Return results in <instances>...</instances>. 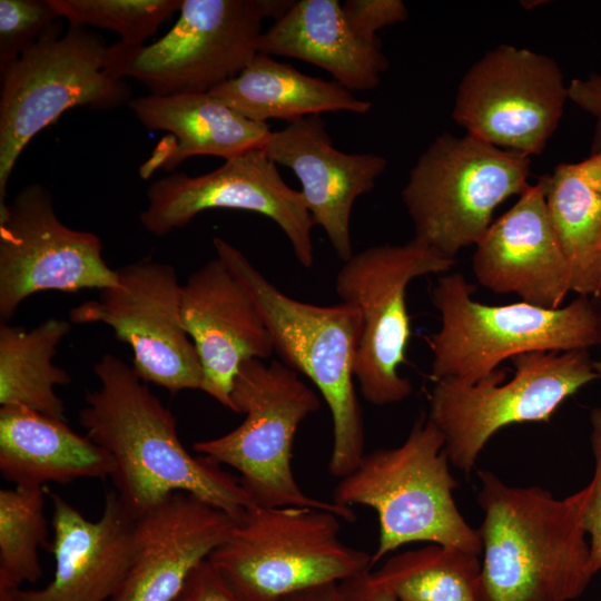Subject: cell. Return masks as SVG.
<instances>
[{"label":"cell","mask_w":601,"mask_h":601,"mask_svg":"<svg viewBox=\"0 0 601 601\" xmlns=\"http://www.w3.org/2000/svg\"><path fill=\"white\" fill-rule=\"evenodd\" d=\"M514 375L494 371L476 383L435 381L428 418L444 437L450 463L467 474L489 440L501 428L549 422L583 386L600 378L588 352H531L511 358Z\"/></svg>","instance_id":"8fae6325"},{"label":"cell","mask_w":601,"mask_h":601,"mask_svg":"<svg viewBox=\"0 0 601 601\" xmlns=\"http://www.w3.org/2000/svg\"><path fill=\"white\" fill-rule=\"evenodd\" d=\"M180 314L201 364L200 391L231 411V388L240 366L274 352L257 303L216 256L181 285Z\"/></svg>","instance_id":"e0dca14e"},{"label":"cell","mask_w":601,"mask_h":601,"mask_svg":"<svg viewBox=\"0 0 601 601\" xmlns=\"http://www.w3.org/2000/svg\"><path fill=\"white\" fill-rule=\"evenodd\" d=\"M279 601H341L337 584H326L287 595Z\"/></svg>","instance_id":"8d00e7d4"},{"label":"cell","mask_w":601,"mask_h":601,"mask_svg":"<svg viewBox=\"0 0 601 601\" xmlns=\"http://www.w3.org/2000/svg\"><path fill=\"white\" fill-rule=\"evenodd\" d=\"M372 572L398 601H482L480 554L459 548L401 552Z\"/></svg>","instance_id":"83f0119b"},{"label":"cell","mask_w":601,"mask_h":601,"mask_svg":"<svg viewBox=\"0 0 601 601\" xmlns=\"http://www.w3.org/2000/svg\"><path fill=\"white\" fill-rule=\"evenodd\" d=\"M568 99L595 119L591 152L601 151V75L572 79L568 86Z\"/></svg>","instance_id":"e575fe53"},{"label":"cell","mask_w":601,"mask_h":601,"mask_svg":"<svg viewBox=\"0 0 601 601\" xmlns=\"http://www.w3.org/2000/svg\"><path fill=\"white\" fill-rule=\"evenodd\" d=\"M341 601H398L376 580L372 570L346 579L337 584Z\"/></svg>","instance_id":"d590c367"},{"label":"cell","mask_w":601,"mask_h":601,"mask_svg":"<svg viewBox=\"0 0 601 601\" xmlns=\"http://www.w3.org/2000/svg\"><path fill=\"white\" fill-rule=\"evenodd\" d=\"M590 444L594 460L593 477L588 483L583 526L589 535L590 553L597 572L601 571V407H593L590 412Z\"/></svg>","instance_id":"d6a6232c"},{"label":"cell","mask_w":601,"mask_h":601,"mask_svg":"<svg viewBox=\"0 0 601 601\" xmlns=\"http://www.w3.org/2000/svg\"><path fill=\"white\" fill-rule=\"evenodd\" d=\"M289 0H183L175 24L148 45L116 42L107 69L152 95L209 92L240 73L258 53L266 18H280Z\"/></svg>","instance_id":"9c48e42d"},{"label":"cell","mask_w":601,"mask_h":601,"mask_svg":"<svg viewBox=\"0 0 601 601\" xmlns=\"http://www.w3.org/2000/svg\"><path fill=\"white\" fill-rule=\"evenodd\" d=\"M100 238L57 216L51 193L33 183L0 204V317L9 321L29 296L117 285Z\"/></svg>","instance_id":"9a60e30c"},{"label":"cell","mask_w":601,"mask_h":601,"mask_svg":"<svg viewBox=\"0 0 601 601\" xmlns=\"http://www.w3.org/2000/svg\"><path fill=\"white\" fill-rule=\"evenodd\" d=\"M108 46L85 27L58 23L0 69V204L18 158L65 111L110 110L129 104L130 89L107 69Z\"/></svg>","instance_id":"ba28073f"},{"label":"cell","mask_w":601,"mask_h":601,"mask_svg":"<svg viewBox=\"0 0 601 601\" xmlns=\"http://www.w3.org/2000/svg\"><path fill=\"white\" fill-rule=\"evenodd\" d=\"M46 486L0 490V591L42 577L39 548L50 551L45 515Z\"/></svg>","instance_id":"f1b7e54d"},{"label":"cell","mask_w":601,"mask_h":601,"mask_svg":"<svg viewBox=\"0 0 601 601\" xmlns=\"http://www.w3.org/2000/svg\"><path fill=\"white\" fill-rule=\"evenodd\" d=\"M209 92L248 119L265 124L269 119L293 122L323 112L363 115L373 106L335 80L312 77L260 52L240 73Z\"/></svg>","instance_id":"d4e9b609"},{"label":"cell","mask_w":601,"mask_h":601,"mask_svg":"<svg viewBox=\"0 0 601 601\" xmlns=\"http://www.w3.org/2000/svg\"><path fill=\"white\" fill-rule=\"evenodd\" d=\"M539 180L570 266L572 292L593 297L601 288V151L559 164Z\"/></svg>","instance_id":"484cf974"},{"label":"cell","mask_w":601,"mask_h":601,"mask_svg":"<svg viewBox=\"0 0 601 601\" xmlns=\"http://www.w3.org/2000/svg\"><path fill=\"white\" fill-rule=\"evenodd\" d=\"M595 370L599 374V377L601 378V359L595 362Z\"/></svg>","instance_id":"f35d334b"},{"label":"cell","mask_w":601,"mask_h":601,"mask_svg":"<svg viewBox=\"0 0 601 601\" xmlns=\"http://www.w3.org/2000/svg\"><path fill=\"white\" fill-rule=\"evenodd\" d=\"M476 280L496 294L548 309L572 292L571 270L550 220L540 180L493 221L475 244Z\"/></svg>","instance_id":"ffe728a7"},{"label":"cell","mask_w":601,"mask_h":601,"mask_svg":"<svg viewBox=\"0 0 601 601\" xmlns=\"http://www.w3.org/2000/svg\"><path fill=\"white\" fill-rule=\"evenodd\" d=\"M47 494L53 508V578L41 589L0 591V601H109L132 563L135 516L114 489L97 521L60 494Z\"/></svg>","instance_id":"ac0fdd59"},{"label":"cell","mask_w":601,"mask_h":601,"mask_svg":"<svg viewBox=\"0 0 601 601\" xmlns=\"http://www.w3.org/2000/svg\"><path fill=\"white\" fill-rule=\"evenodd\" d=\"M342 10L352 32L367 42L380 41V29L403 22L408 16L401 0H346Z\"/></svg>","instance_id":"1f68e13d"},{"label":"cell","mask_w":601,"mask_h":601,"mask_svg":"<svg viewBox=\"0 0 601 601\" xmlns=\"http://www.w3.org/2000/svg\"><path fill=\"white\" fill-rule=\"evenodd\" d=\"M235 522L193 494L171 493L135 518L132 563L109 601H173Z\"/></svg>","instance_id":"d6986e66"},{"label":"cell","mask_w":601,"mask_h":601,"mask_svg":"<svg viewBox=\"0 0 601 601\" xmlns=\"http://www.w3.org/2000/svg\"><path fill=\"white\" fill-rule=\"evenodd\" d=\"M0 472L13 486H46L111 477L115 463L66 420L4 405L0 407Z\"/></svg>","instance_id":"cb8c5ba5"},{"label":"cell","mask_w":601,"mask_h":601,"mask_svg":"<svg viewBox=\"0 0 601 601\" xmlns=\"http://www.w3.org/2000/svg\"><path fill=\"white\" fill-rule=\"evenodd\" d=\"M339 516L309 506H252L208 558L249 601H279L372 570L339 536Z\"/></svg>","instance_id":"52a82bcc"},{"label":"cell","mask_w":601,"mask_h":601,"mask_svg":"<svg viewBox=\"0 0 601 601\" xmlns=\"http://www.w3.org/2000/svg\"><path fill=\"white\" fill-rule=\"evenodd\" d=\"M173 601H249L207 559L188 577Z\"/></svg>","instance_id":"836d02e7"},{"label":"cell","mask_w":601,"mask_h":601,"mask_svg":"<svg viewBox=\"0 0 601 601\" xmlns=\"http://www.w3.org/2000/svg\"><path fill=\"white\" fill-rule=\"evenodd\" d=\"M59 18L50 0H0V69L55 28Z\"/></svg>","instance_id":"4dcf8cb0"},{"label":"cell","mask_w":601,"mask_h":601,"mask_svg":"<svg viewBox=\"0 0 601 601\" xmlns=\"http://www.w3.org/2000/svg\"><path fill=\"white\" fill-rule=\"evenodd\" d=\"M128 106L148 130L170 132L144 164V178L159 167L173 170L195 156L227 160L264 149L272 135L267 124L248 119L210 92L148 93L131 99Z\"/></svg>","instance_id":"7402d4cb"},{"label":"cell","mask_w":601,"mask_h":601,"mask_svg":"<svg viewBox=\"0 0 601 601\" xmlns=\"http://www.w3.org/2000/svg\"><path fill=\"white\" fill-rule=\"evenodd\" d=\"M183 0H50L69 26L111 30L120 42L145 45L160 26L179 12Z\"/></svg>","instance_id":"f546056e"},{"label":"cell","mask_w":601,"mask_h":601,"mask_svg":"<svg viewBox=\"0 0 601 601\" xmlns=\"http://www.w3.org/2000/svg\"><path fill=\"white\" fill-rule=\"evenodd\" d=\"M146 195L148 205L139 221L155 236L183 228L208 209L247 210L276 223L303 267L314 263L315 223L304 197L285 183L264 149L224 160L220 167L198 176L169 174L152 183Z\"/></svg>","instance_id":"2e32d148"},{"label":"cell","mask_w":601,"mask_h":601,"mask_svg":"<svg viewBox=\"0 0 601 601\" xmlns=\"http://www.w3.org/2000/svg\"><path fill=\"white\" fill-rule=\"evenodd\" d=\"M217 256L242 279L257 303L274 352L308 378L327 404L333 424L329 473H352L365 453L363 411L354 386L361 317L348 304L316 305L295 299L270 283L235 246L215 237Z\"/></svg>","instance_id":"3957f363"},{"label":"cell","mask_w":601,"mask_h":601,"mask_svg":"<svg viewBox=\"0 0 601 601\" xmlns=\"http://www.w3.org/2000/svg\"><path fill=\"white\" fill-rule=\"evenodd\" d=\"M93 373L99 386L87 392L79 422L111 456L114 490L135 518L175 492L193 494L235 520L255 506L238 477L185 449L175 416L134 367L104 354Z\"/></svg>","instance_id":"6da1fadb"},{"label":"cell","mask_w":601,"mask_h":601,"mask_svg":"<svg viewBox=\"0 0 601 601\" xmlns=\"http://www.w3.org/2000/svg\"><path fill=\"white\" fill-rule=\"evenodd\" d=\"M592 300L597 316V345L601 347V288Z\"/></svg>","instance_id":"74e56055"},{"label":"cell","mask_w":601,"mask_h":601,"mask_svg":"<svg viewBox=\"0 0 601 601\" xmlns=\"http://www.w3.org/2000/svg\"><path fill=\"white\" fill-rule=\"evenodd\" d=\"M444 437L428 418L418 417L402 444L367 453L339 479L333 502L364 505L378 519L372 566L398 548L427 542L481 555L482 542L460 512L453 492Z\"/></svg>","instance_id":"277c9868"},{"label":"cell","mask_w":601,"mask_h":601,"mask_svg":"<svg viewBox=\"0 0 601 601\" xmlns=\"http://www.w3.org/2000/svg\"><path fill=\"white\" fill-rule=\"evenodd\" d=\"M454 264L415 237L367 247L343 262L335 292L361 317L354 377L368 403L392 405L411 395V381L400 374L411 337L406 290L413 279L446 274Z\"/></svg>","instance_id":"7c38bea8"},{"label":"cell","mask_w":601,"mask_h":601,"mask_svg":"<svg viewBox=\"0 0 601 601\" xmlns=\"http://www.w3.org/2000/svg\"><path fill=\"white\" fill-rule=\"evenodd\" d=\"M460 273L442 275L431 293L441 326L428 338L431 376L473 384L506 358L531 352H568L597 345L593 300L579 295L555 309L525 302L486 305Z\"/></svg>","instance_id":"5b68a950"},{"label":"cell","mask_w":601,"mask_h":601,"mask_svg":"<svg viewBox=\"0 0 601 601\" xmlns=\"http://www.w3.org/2000/svg\"><path fill=\"white\" fill-rule=\"evenodd\" d=\"M70 332L65 319L48 318L31 331L0 325V404L20 405L66 420L57 385L71 382L68 372L52 363L57 346Z\"/></svg>","instance_id":"4316f807"},{"label":"cell","mask_w":601,"mask_h":601,"mask_svg":"<svg viewBox=\"0 0 601 601\" xmlns=\"http://www.w3.org/2000/svg\"><path fill=\"white\" fill-rule=\"evenodd\" d=\"M258 52L309 62L353 90L378 86L388 68L381 42H367L349 29L338 0H300L265 31Z\"/></svg>","instance_id":"603a6c76"},{"label":"cell","mask_w":601,"mask_h":601,"mask_svg":"<svg viewBox=\"0 0 601 601\" xmlns=\"http://www.w3.org/2000/svg\"><path fill=\"white\" fill-rule=\"evenodd\" d=\"M230 397L231 411L244 414V421L224 435L195 442L197 453L235 469L257 506H309L355 521L352 508L306 494L294 475L295 435L322 404L297 372L277 359L247 361L234 380Z\"/></svg>","instance_id":"8992f818"},{"label":"cell","mask_w":601,"mask_h":601,"mask_svg":"<svg viewBox=\"0 0 601 601\" xmlns=\"http://www.w3.org/2000/svg\"><path fill=\"white\" fill-rule=\"evenodd\" d=\"M566 99L568 86L552 58L501 45L464 75L452 117L466 134L531 157L544 150Z\"/></svg>","instance_id":"5bb4252c"},{"label":"cell","mask_w":601,"mask_h":601,"mask_svg":"<svg viewBox=\"0 0 601 601\" xmlns=\"http://www.w3.org/2000/svg\"><path fill=\"white\" fill-rule=\"evenodd\" d=\"M477 476L481 600L581 597L598 573L583 526L589 485L559 499L541 486L510 485L489 470Z\"/></svg>","instance_id":"7a4b0ae2"},{"label":"cell","mask_w":601,"mask_h":601,"mask_svg":"<svg viewBox=\"0 0 601 601\" xmlns=\"http://www.w3.org/2000/svg\"><path fill=\"white\" fill-rule=\"evenodd\" d=\"M276 164L298 178L305 205L343 262L353 253L351 215L357 198L375 187L387 166L376 154L337 149L323 118L308 116L272 131L264 147Z\"/></svg>","instance_id":"44dd1931"},{"label":"cell","mask_w":601,"mask_h":601,"mask_svg":"<svg viewBox=\"0 0 601 601\" xmlns=\"http://www.w3.org/2000/svg\"><path fill=\"white\" fill-rule=\"evenodd\" d=\"M118 283L69 312L75 324L102 323L134 353V370L170 394L200 390L203 368L180 314L181 285L174 266L139 259L116 269Z\"/></svg>","instance_id":"4fadbf2b"},{"label":"cell","mask_w":601,"mask_h":601,"mask_svg":"<svg viewBox=\"0 0 601 601\" xmlns=\"http://www.w3.org/2000/svg\"><path fill=\"white\" fill-rule=\"evenodd\" d=\"M530 157L472 135L436 137L420 156L402 190L415 238L453 258L475 245L495 208L528 187Z\"/></svg>","instance_id":"30bf717a"}]
</instances>
